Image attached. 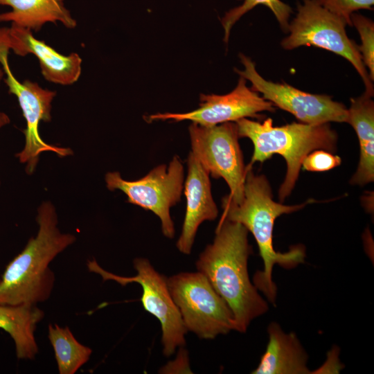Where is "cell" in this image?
Returning <instances> with one entry per match:
<instances>
[{"label": "cell", "mask_w": 374, "mask_h": 374, "mask_svg": "<svg viewBox=\"0 0 374 374\" xmlns=\"http://www.w3.org/2000/svg\"><path fill=\"white\" fill-rule=\"evenodd\" d=\"M352 26L357 29L361 39L358 46L363 63L371 81H374V22L361 14L354 12L350 17Z\"/></svg>", "instance_id": "cell-21"}, {"label": "cell", "mask_w": 374, "mask_h": 374, "mask_svg": "<svg viewBox=\"0 0 374 374\" xmlns=\"http://www.w3.org/2000/svg\"><path fill=\"white\" fill-rule=\"evenodd\" d=\"M36 220L37 235L7 265L0 278V305H37L47 301L55 280L49 265L76 240L75 235L60 231L50 202L39 206Z\"/></svg>", "instance_id": "cell-3"}, {"label": "cell", "mask_w": 374, "mask_h": 374, "mask_svg": "<svg viewBox=\"0 0 374 374\" xmlns=\"http://www.w3.org/2000/svg\"><path fill=\"white\" fill-rule=\"evenodd\" d=\"M107 188L120 190L127 202L154 213L160 220L163 235H175L170 208L181 199L184 184V167L177 155L168 164L158 165L146 175L135 181L124 179L118 172H109L105 177Z\"/></svg>", "instance_id": "cell-8"}, {"label": "cell", "mask_w": 374, "mask_h": 374, "mask_svg": "<svg viewBox=\"0 0 374 374\" xmlns=\"http://www.w3.org/2000/svg\"><path fill=\"white\" fill-rule=\"evenodd\" d=\"M0 44L20 56L34 55L39 60L42 75L48 82L69 85L80 76L82 59L78 53L62 55L35 38L27 28L13 24L9 28H1Z\"/></svg>", "instance_id": "cell-13"}, {"label": "cell", "mask_w": 374, "mask_h": 374, "mask_svg": "<svg viewBox=\"0 0 374 374\" xmlns=\"http://www.w3.org/2000/svg\"><path fill=\"white\" fill-rule=\"evenodd\" d=\"M10 122L9 116L0 110V129L10 123Z\"/></svg>", "instance_id": "cell-24"}, {"label": "cell", "mask_w": 374, "mask_h": 374, "mask_svg": "<svg viewBox=\"0 0 374 374\" xmlns=\"http://www.w3.org/2000/svg\"><path fill=\"white\" fill-rule=\"evenodd\" d=\"M170 295L188 331L212 339L235 330L233 313L201 272H180L167 278Z\"/></svg>", "instance_id": "cell-6"}, {"label": "cell", "mask_w": 374, "mask_h": 374, "mask_svg": "<svg viewBox=\"0 0 374 374\" xmlns=\"http://www.w3.org/2000/svg\"><path fill=\"white\" fill-rule=\"evenodd\" d=\"M187 176L184 184L186 213L176 247L184 254H190L200 224L213 221L218 215L213 199L208 172L190 152L187 158Z\"/></svg>", "instance_id": "cell-14"}, {"label": "cell", "mask_w": 374, "mask_h": 374, "mask_svg": "<svg viewBox=\"0 0 374 374\" xmlns=\"http://www.w3.org/2000/svg\"><path fill=\"white\" fill-rule=\"evenodd\" d=\"M269 341L253 374H308V356L294 332H285L280 325L271 322L267 328Z\"/></svg>", "instance_id": "cell-15"}, {"label": "cell", "mask_w": 374, "mask_h": 374, "mask_svg": "<svg viewBox=\"0 0 374 374\" xmlns=\"http://www.w3.org/2000/svg\"><path fill=\"white\" fill-rule=\"evenodd\" d=\"M44 317L35 304L0 305V328L14 341L17 357L33 360L39 352L35 332Z\"/></svg>", "instance_id": "cell-18"}, {"label": "cell", "mask_w": 374, "mask_h": 374, "mask_svg": "<svg viewBox=\"0 0 374 374\" xmlns=\"http://www.w3.org/2000/svg\"><path fill=\"white\" fill-rule=\"evenodd\" d=\"M248 230L221 217L212 243L196 261V268L208 280L231 309L235 330L245 332L250 323L269 310L267 302L251 282L248 259L252 253Z\"/></svg>", "instance_id": "cell-1"}, {"label": "cell", "mask_w": 374, "mask_h": 374, "mask_svg": "<svg viewBox=\"0 0 374 374\" xmlns=\"http://www.w3.org/2000/svg\"><path fill=\"white\" fill-rule=\"evenodd\" d=\"M64 0H0V5L12 10L0 13V21H10L18 26L38 32L48 22H60L67 28L77 26L64 5Z\"/></svg>", "instance_id": "cell-17"}, {"label": "cell", "mask_w": 374, "mask_h": 374, "mask_svg": "<svg viewBox=\"0 0 374 374\" xmlns=\"http://www.w3.org/2000/svg\"><path fill=\"white\" fill-rule=\"evenodd\" d=\"M341 159L324 150H316L310 152L303 160V168L311 172H324L339 166Z\"/></svg>", "instance_id": "cell-23"}, {"label": "cell", "mask_w": 374, "mask_h": 374, "mask_svg": "<svg viewBox=\"0 0 374 374\" xmlns=\"http://www.w3.org/2000/svg\"><path fill=\"white\" fill-rule=\"evenodd\" d=\"M276 107L247 86L240 76L235 89L224 95L201 94L199 108L186 113H157L148 116V121H190L202 126L236 122L243 118L260 117L262 112H274Z\"/></svg>", "instance_id": "cell-12"}, {"label": "cell", "mask_w": 374, "mask_h": 374, "mask_svg": "<svg viewBox=\"0 0 374 374\" xmlns=\"http://www.w3.org/2000/svg\"><path fill=\"white\" fill-rule=\"evenodd\" d=\"M48 338L53 348L60 374H74L90 359L91 348L80 343L68 326H48Z\"/></svg>", "instance_id": "cell-19"}, {"label": "cell", "mask_w": 374, "mask_h": 374, "mask_svg": "<svg viewBox=\"0 0 374 374\" xmlns=\"http://www.w3.org/2000/svg\"><path fill=\"white\" fill-rule=\"evenodd\" d=\"M243 70L235 71L251 83V89L274 107L288 112L301 123L320 125L330 122L346 123L348 108L331 96L312 94L296 89L285 82L276 83L265 79L248 57L240 54Z\"/></svg>", "instance_id": "cell-10"}, {"label": "cell", "mask_w": 374, "mask_h": 374, "mask_svg": "<svg viewBox=\"0 0 374 374\" xmlns=\"http://www.w3.org/2000/svg\"><path fill=\"white\" fill-rule=\"evenodd\" d=\"M3 74H4V71H3V70L2 67H1V65L0 64V82L3 78Z\"/></svg>", "instance_id": "cell-25"}, {"label": "cell", "mask_w": 374, "mask_h": 374, "mask_svg": "<svg viewBox=\"0 0 374 374\" xmlns=\"http://www.w3.org/2000/svg\"><path fill=\"white\" fill-rule=\"evenodd\" d=\"M191 152L214 178H222L230 193L227 197L238 204L244 199L247 167L239 144L235 122L213 126L193 123L188 127Z\"/></svg>", "instance_id": "cell-7"}, {"label": "cell", "mask_w": 374, "mask_h": 374, "mask_svg": "<svg viewBox=\"0 0 374 374\" xmlns=\"http://www.w3.org/2000/svg\"><path fill=\"white\" fill-rule=\"evenodd\" d=\"M330 12L344 19L347 25L352 26L351 15L359 10H373L374 0H317Z\"/></svg>", "instance_id": "cell-22"}, {"label": "cell", "mask_w": 374, "mask_h": 374, "mask_svg": "<svg viewBox=\"0 0 374 374\" xmlns=\"http://www.w3.org/2000/svg\"><path fill=\"white\" fill-rule=\"evenodd\" d=\"M133 265L136 274L126 277L104 269L94 259L87 263L89 271L100 276L104 281L114 280L123 286L136 283L141 286L143 293L140 300L144 309L161 323L163 353L166 357L170 356L177 347L185 345L188 330L170 295L167 278L159 273L146 258L134 259Z\"/></svg>", "instance_id": "cell-9"}, {"label": "cell", "mask_w": 374, "mask_h": 374, "mask_svg": "<svg viewBox=\"0 0 374 374\" xmlns=\"http://www.w3.org/2000/svg\"><path fill=\"white\" fill-rule=\"evenodd\" d=\"M242 3L230 9L221 19L224 30V41H229L231 30L234 24L247 12L258 5L267 7L273 13L284 33L287 32L292 9L290 5L280 0H238Z\"/></svg>", "instance_id": "cell-20"}, {"label": "cell", "mask_w": 374, "mask_h": 374, "mask_svg": "<svg viewBox=\"0 0 374 374\" xmlns=\"http://www.w3.org/2000/svg\"><path fill=\"white\" fill-rule=\"evenodd\" d=\"M244 199L236 204L226 195L222 198V217L242 224L253 235L259 249L264 267L255 273L253 281L258 290L275 305L277 287L272 280L274 265L285 269H292L305 262V249L301 244L291 247L288 251L278 252L273 246V229L276 219L303 208L309 199L296 205H285L273 199L271 186L266 176L256 175L251 167L247 166Z\"/></svg>", "instance_id": "cell-2"}, {"label": "cell", "mask_w": 374, "mask_h": 374, "mask_svg": "<svg viewBox=\"0 0 374 374\" xmlns=\"http://www.w3.org/2000/svg\"><path fill=\"white\" fill-rule=\"evenodd\" d=\"M347 23L323 8L317 0H302L290 21L288 35L280 42L286 50L303 46L323 48L347 60L357 71L365 87L364 93L373 96V82L369 78L357 44L346 34Z\"/></svg>", "instance_id": "cell-5"}, {"label": "cell", "mask_w": 374, "mask_h": 374, "mask_svg": "<svg viewBox=\"0 0 374 374\" xmlns=\"http://www.w3.org/2000/svg\"><path fill=\"white\" fill-rule=\"evenodd\" d=\"M239 137L249 139L253 145L250 163H262L274 154L281 155L286 161L287 171L278 190L280 202L291 194L299 176L302 162L311 152L324 150L336 152L338 141L337 132L330 123L310 125L293 122L281 126H274L271 118L262 122L249 118L235 122Z\"/></svg>", "instance_id": "cell-4"}, {"label": "cell", "mask_w": 374, "mask_h": 374, "mask_svg": "<svg viewBox=\"0 0 374 374\" xmlns=\"http://www.w3.org/2000/svg\"><path fill=\"white\" fill-rule=\"evenodd\" d=\"M8 53V49L0 45V64L6 75L4 82L9 93L17 97L26 122V127L24 131L25 145L16 157L21 163H26V171L31 175L42 152L51 151L60 157H66L72 154L73 152L70 148L48 144L39 136V122H48L51 119V102L56 92L44 89L37 82L28 80L19 82L10 70Z\"/></svg>", "instance_id": "cell-11"}, {"label": "cell", "mask_w": 374, "mask_h": 374, "mask_svg": "<svg viewBox=\"0 0 374 374\" xmlns=\"http://www.w3.org/2000/svg\"><path fill=\"white\" fill-rule=\"evenodd\" d=\"M364 93L350 99L346 123L355 130L359 144V161L350 183L364 186L374 181V102Z\"/></svg>", "instance_id": "cell-16"}]
</instances>
